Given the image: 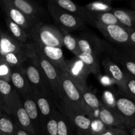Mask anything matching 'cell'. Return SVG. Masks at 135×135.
Returning <instances> with one entry per match:
<instances>
[{
    "instance_id": "41",
    "label": "cell",
    "mask_w": 135,
    "mask_h": 135,
    "mask_svg": "<svg viewBox=\"0 0 135 135\" xmlns=\"http://www.w3.org/2000/svg\"><path fill=\"white\" fill-rule=\"evenodd\" d=\"M131 134L135 135V128H134V129H133L131 130Z\"/></svg>"
},
{
    "instance_id": "14",
    "label": "cell",
    "mask_w": 135,
    "mask_h": 135,
    "mask_svg": "<svg viewBox=\"0 0 135 135\" xmlns=\"http://www.w3.org/2000/svg\"><path fill=\"white\" fill-rule=\"evenodd\" d=\"M102 64L106 72L107 75L113 80L121 91L127 94V88L125 85L126 73L123 71L117 63L113 61L108 57L104 58Z\"/></svg>"
},
{
    "instance_id": "26",
    "label": "cell",
    "mask_w": 135,
    "mask_h": 135,
    "mask_svg": "<svg viewBox=\"0 0 135 135\" xmlns=\"http://www.w3.org/2000/svg\"><path fill=\"white\" fill-rule=\"evenodd\" d=\"M112 3V1H97L86 4L84 7L90 13L113 12Z\"/></svg>"
},
{
    "instance_id": "40",
    "label": "cell",
    "mask_w": 135,
    "mask_h": 135,
    "mask_svg": "<svg viewBox=\"0 0 135 135\" xmlns=\"http://www.w3.org/2000/svg\"><path fill=\"white\" fill-rule=\"evenodd\" d=\"M2 111H3V109H2V107H1V105L0 104V118H1V117H2Z\"/></svg>"
},
{
    "instance_id": "36",
    "label": "cell",
    "mask_w": 135,
    "mask_h": 135,
    "mask_svg": "<svg viewBox=\"0 0 135 135\" xmlns=\"http://www.w3.org/2000/svg\"><path fill=\"white\" fill-rule=\"evenodd\" d=\"M119 129H114V128H108L103 131L99 135H117L118 133Z\"/></svg>"
},
{
    "instance_id": "44",
    "label": "cell",
    "mask_w": 135,
    "mask_h": 135,
    "mask_svg": "<svg viewBox=\"0 0 135 135\" xmlns=\"http://www.w3.org/2000/svg\"><path fill=\"white\" fill-rule=\"evenodd\" d=\"M1 32H0V34H1Z\"/></svg>"
},
{
    "instance_id": "4",
    "label": "cell",
    "mask_w": 135,
    "mask_h": 135,
    "mask_svg": "<svg viewBox=\"0 0 135 135\" xmlns=\"http://www.w3.org/2000/svg\"><path fill=\"white\" fill-rule=\"evenodd\" d=\"M47 9L50 15L59 26V29L70 32L85 27L84 21L82 18L63 10L55 5L52 1L48 2Z\"/></svg>"
},
{
    "instance_id": "9",
    "label": "cell",
    "mask_w": 135,
    "mask_h": 135,
    "mask_svg": "<svg viewBox=\"0 0 135 135\" xmlns=\"http://www.w3.org/2000/svg\"><path fill=\"white\" fill-rule=\"evenodd\" d=\"M60 109L65 116L80 130L84 133H90L92 120L79 111L74 109L65 103H61Z\"/></svg>"
},
{
    "instance_id": "33",
    "label": "cell",
    "mask_w": 135,
    "mask_h": 135,
    "mask_svg": "<svg viewBox=\"0 0 135 135\" xmlns=\"http://www.w3.org/2000/svg\"><path fill=\"white\" fill-rule=\"evenodd\" d=\"M57 114L56 112H54L47 120L46 130L49 135H58Z\"/></svg>"
},
{
    "instance_id": "39",
    "label": "cell",
    "mask_w": 135,
    "mask_h": 135,
    "mask_svg": "<svg viewBox=\"0 0 135 135\" xmlns=\"http://www.w3.org/2000/svg\"><path fill=\"white\" fill-rule=\"evenodd\" d=\"M117 135H129L125 131L122 130V129H119L118 133H117Z\"/></svg>"
},
{
    "instance_id": "31",
    "label": "cell",
    "mask_w": 135,
    "mask_h": 135,
    "mask_svg": "<svg viewBox=\"0 0 135 135\" xmlns=\"http://www.w3.org/2000/svg\"><path fill=\"white\" fill-rule=\"evenodd\" d=\"M17 127L8 117L2 116L0 118V134L15 135Z\"/></svg>"
},
{
    "instance_id": "42",
    "label": "cell",
    "mask_w": 135,
    "mask_h": 135,
    "mask_svg": "<svg viewBox=\"0 0 135 135\" xmlns=\"http://www.w3.org/2000/svg\"><path fill=\"white\" fill-rule=\"evenodd\" d=\"M83 135H94V134H91V133H83Z\"/></svg>"
},
{
    "instance_id": "17",
    "label": "cell",
    "mask_w": 135,
    "mask_h": 135,
    "mask_svg": "<svg viewBox=\"0 0 135 135\" xmlns=\"http://www.w3.org/2000/svg\"><path fill=\"white\" fill-rule=\"evenodd\" d=\"M15 7L19 9L26 17L30 18L35 22H41L40 21L42 15V9L38 5L32 1L27 0H9Z\"/></svg>"
},
{
    "instance_id": "43",
    "label": "cell",
    "mask_w": 135,
    "mask_h": 135,
    "mask_svg": "<svg viewBox=\"0 0 135 135\" xmlns=\"http://www.w3.org/2000/svg\"><path fill=\"white\" fill-rule=\"evenodd\" d=\"M78 135H83V132H81V131H79V133H78Z\"/></svg>"
},
{
    "instance_id": "20",
    "label": "cell",
    "mask_w": 135,
    "mask_h": 135,
    "mask_svg": "<svg viewBox=\"0 0 135 135\" xmlns=\"http://www.w3.org/2000/svg\"><path fill=\"white\" fill-rule=\"evenodd\" d=\"M13 115L17 119V123L20 129L26 131L31 134H35V129L34 127V123L25 111L22 102L20 103L14 111Z\"/></svg>"
},
{
    "instance_id": "15",
    "label": "cell",
    "mask_w": 135,
    "mask_h": 135,
    "mask_svg": "<svg viewBox=\"0 0 135 135\" xmlns=\"http://www.w3.org/2000/svg\"><path fill=\"white\" fill-rule=\"evenodd\" d=\"M36 44L44 55L57 69L64 73H67L66 60L65 59L61 47H50V46L39 45L38 44Z\"/></svg>"
},
{
    "instance_id": "3",
    "label": "cell",
    "mask_w": 135,
    "mask_h": 135,
    "mask_svg": "<svg viewBox=\"0 0 135 135\" xmlns=\"http://www.w3.org/2000/svg\"><path fill=\"white\" fill-rule=\"evenodd\" d=\"M30 38L39 45L54 47L63 46V35L58 27L49 24L38 22L29 32Z\"/></svg>"
},
{
    "instance_id": "5",
    "label": "cell",
    "mask_w": 135,
    "mask_h": 135,
    "mask_svg": "<svg viewBox=\"0 0 135 135\" xmlns=\"http://www.w3.org/2000/svg\"><path fill=\"white\" fill-rule=\"evenodd\" d=\"M67 74L73 80L80 92L89 89L87 85V79L91 73L86 66L80 59L75 57L66 60Z\"/></svg>"
},
{
    "instance_id": "23",
    "label": "cell",
    "mask_w": 135,
    "mask_h": 135,
    "mask_svg": "<svg viewBox=\"0 0 135 135\" xmlns=\"http://www.w3.org/2000/svg\"><path fill=\"white\" fill-rule=\"evenodd\" d=\"M5 22H6L9 32L13 38L22 44L28 43V41L30 38V36L29 35V33L26 30L22 28L19 25L15 23L7 17H5Z\"/></svg>"
},
{
    "instance_id": "46",
    "label": "cell",
    "mask_w": 135,
    "mask_h": 135,
    "mask_svg": "<svg viewBox=\"0 0 135 135\" xmlns=\"http://www.w3.org/2000/svg\"><path fill=\"white\" fill-rule=\"evenodd\" d=\"M0 135H1V134H0Z\"/></svg>"
},
{
    "instance_id": "22",
    "label": "cell",
    "mask_w": 135,
    "mask_h": 135,
    "mask_svg": "<svg viewBox=\"0 0 135 135\" xmlns=\"http://www.w3.org/2000/svg\"><path fill=\"white\" fill-rule=\"evenodd\" d=\"M21 99H22V105L27 114L32 121L33 123L34 122L38 121L40 117V112L34 97V92L29 96Z\"/></svg>"
},
{
    "instance_id": "11",
    "label": "cell",
    "mask_w": 135,
    "mask_h": 135,
    "mask_svg": "<svg viewBox=\"0 0 135 135\" xmlns=\"http://www.w3.org/2000/svg\"><path fill=\"white\" fill-rule=\"evenodd\" d=\"M76 38L82 53L90 54L97 58L109 47L104 41L96 36H88Z\"/></svg>"
},
{
    "instance_id": "1",
    "label": "cell",
    "mask_w": 135,
    "mask_h": 135,
    "mask_svg": "<svg viewBox=\"0 0 135 135\" xmlns=\"http://www.w3.org/2000/svg\"><path fill=\"white\" fill-rule=\"evenodd\" d=\"M28 59L38 67L47 79L52 90L55 101L57 104L61 102V75L63 72L57 69L44 55L35 42L27 44Z\"/></svg>"
},
{
    "instance_id": "29",
    "label": "cell",
    "mask_w": 135,
    "mask_h": 135,
    "mask_svg": "<svg viewBox=\"0 0 135 135\" xmlns=\"http://www.w3.org/2000/svg\"><path fill=\"white\" fill-rule=\"evenodd\" d=\"M12 68H21L28 59V55L25 54H9L1 57Z\"/></svg>"
},
{
    "instance_id": "8",
    "label": "cell",
    "mask_w": 135,
    "mask_h": 135,
    "mask_svg": "<svg viewBox=\"0 0 135 135\" xmlns=\"http://www.w3.org/2000/svg\"><path fill=\"white\" fill-rule=\"evenodd\" d=\"M0 102L3 110L13 114L17 105L22 102L20 95L9 82L0 80Z\"/></svg>"
},
{
    "instance_id": "45",
    "label": "cell",
    "mask_w": 135,
    "mask_h": 135,
    "mask_svg": "<svg viewBox=\"0 0 135 135\" xmlns=\"http://www.w3.org/2000/svg\"><path fill=\"white\" fill-rule=\"evenodd\" d=\"M0 104H1V102H0Z\"/></svg>"
},
{
    "instance_id": "6",
    "label": "cell",
    "mask_w": 135,
    "mask_h": 135,
    "mask_svg": "<svg viewBox=\"0 0 135 135\" xmlns=\"http://www.w3.org/2000/svg\"><path fill=\"white\" fill-rule=\"evenodd\" d=\"M26 77L35 92H40L51 96L54 98L52 90L44 74L34 63L30 61V64L25 69Z\"/></svg>"
},
{
    "instance_id": "37",
    "label": "cell",
    "mask_w": 135,
    "mask_h": 135,
    "mask_svg": "<svg viewBox=\"0 0 135 135\" xmlns=\"http://www.w3.org/2000/svg\"><path fill=\"white\" fill-rule=\"evenodd\" d=\"M15 135H32L30 133H28L26 131L23 130L22 129H20V128H17V133H16Z\"/></svg>"
},
{
    "instance_id": "13",
    "label": "cell",
    "mask_w": 135,
    "mask_h": 135,
    "mask_svg": "<svg viewBox=\"0 0 135 135\" xmlns=\"http://www.w3.org/2000/svg\"><path fill=\"white\" fill-rule=\"evenodd\" d=\"M11 83L21 98L26 97L34 92V90L26 77L23 67L13 68Z\"/></svg>"
},
{
    "instance_id": "7",
    "label": "cell",
    "mask_w": 135,
    "mask_h": 135,
    "mask_svg": "<svg viewBox=\"0 0 135 135\" xmlns=\"http://www.w3.org/2000/svg\"><path fill=\"white\" fill-rule=\"evenodd\" d=\"M95 26L109 40L119 44L129 43L130 29L121 25H104L97 21H94Z\"/></svg>"
},
{
    "instance_id": "10",
    "label": "cell",
    "mask_w": 135,
    "mask_h": 135,
    "mask_svg": "<svg viewBox=\"0 0 135 135\" xmlns=\"http://www.w3.org/2000/svg\"><path fill=\"white\" fill-rule=\"evenodd\" d=\"M1 3L7 17L21 26L28 33L34 25L36 24V22L26 17L19 9L15 7L9 0H3L1 1Z\"/></svg>"
},
{
    "instance_id": "35",
    "label": "cell",
    "mask_w": 135,
    "mask_h": 135,
    "mask_svg": "<svg viewBox=\"0 0 135 135\" xmlns=\"http://www.w3.org/2000/svg\"><path fill=\"white\" fill-rule=\"evenodd\" d=\"M125 85L127 88V94L135 99V79L129 73H126Z\"/></svg>"
},
{
    "instance_id": "34",
    "label": "cell",
    "mask_w": 135,
    "mask_h": 135,
    "mask_svg": "<svg viewBox=\"0 0 135 135\" xmlns=\"http://www.w3.org/2000/svg\"><path fill=\"white\" fill-rule=\"evenodd\" d=\"M58 135H71L69 123L64 117L57 114Z\"/></svg>"
},
{
    "instance_id": "2",
    "label": "cell",
    "mask_w": 135,
    "mask_h": 135,
    "mask_svg": "<svg viewBox=\"0 0 135 135\" xmlns=\"http://www.w3.org/2000/svg\"><path fill=\"white\" fill-rule=\"evenodd\" d=\"M60 80L62 94L61 103L67 104L92 120L96 119V114L85 104L81 92L71 77L67 73H62Z\"/></svg>"
},
{
    "instance_id": "12",
    "label": "cell",
    "mask_w": 135,
    "mask_h": 135,
    "mask_svg": "<svg viewBox=\"0 0 135 135\" xmlns=\"http://www.w3.org/2000/svg\"><path fill=\"white\" fill-rule=\"evenodd\" d=\"M9 54H25L28 55L27 44L21 43L11 35L1 32L0 34V57H3Z\"/></svg>"
},
{
    "instance_id": "28",
    "label": "cell",
    "mask_w": 135,
    "mask_h": 135,
    "mask_svg": "<svg viewBox=\"0 0 135 135\" xmlns=\"http://www.w3.org/2000/svg\"><path fill=\"white\" fill-rule=\"evenodd\" d=\"M80 92H81L82 96H83V100H84V102L86 104L87 106L90 109H92L94 112H95L96 111H98V112H100V108L104 106V105L102 104V102L98 98L97 96L91 92L89 90V89L86 90L82 91Z\"/></svg>"
},
{
    "instance_id": "25",
    "label": "cell",
    "mask_w": 135,
    "mask_h": 135,
    "mask_svg": "<svg viewBox=\"0 0 135 135\" xmlns=\"http://www.w3.org/2000/svg\"><path fill=\"white\" fill-rule=\"evenodd\" d=\"M59 30H61L62 35H63V46H65L67 50L73 53L75 55V57L79 56L82 52L79 48L76 37L73 36L70 34V32L66 31V30H61V29H59Z\"/></svg>"
},
{
    "instance_id": "30",
    "label": "cell",
    "mask_w": 135,
    "mask_h": 135,
    "mask_svg": "<svg viewBox=\"0 0 135 135\" xmlns=\"http://www.w3.org/2000/svg\"><path fill=\"white\" fill-rule=\"evenodd\" d=\"M94 21H97L104 25H121L113 12L91 13Z\"/></svg>"
},
{
    "instance_id": "27",
    "label": "cell",
    "mask_w": 135,
    "mask_h": 135,
    "mask_svg": "<svg viewBox=\"0 0 135 135\" xmlns=\"http://www.w3.org/2000/svg\"><path fill=\"white\" fill-rule=\"evenodd\" d=\"M77 57L84 63L91 73L94 75H99L100 73V64L96 57L90 54L81 53Z\"/></svg>"
},
{
    "instance_id": "16",
    "label": "cell",
    "mask_w": 135,
    "mask_h": 135,
    "mask_svg": "<svg viewBox=\"0 0 135 135\" xmlns=\"http://www.w3.org/2000/svg\"><path fill=\"white\" fill-rule=\"evenodd\" d=\"M52 2L63 10L80 17L84 21L93 25L94 19L92 14L89 13L84 7L80 6L71 0H54Z\"/></svg>"
},
{
    "instance_id": "32",
    "label": "cell",
    "mask_w": 135,
    "mask_h": 135,
    "mask_svg": "<svg viewBox=\"0 0 135 135\" xmlns=\"http://www.w3.org/2000/svg\"><path fill=\"white\" fill-rule=\"evenodd\" d=\"M13 68L0 57V80L11 83Z\"/></svg>"
},
{
    "instance_id": "38",
    "label": "cell",
    "mask_w": 135,
    "mask_h": 135,
    "mask_svg": "<svg viewBox=\"0 0 135 135\" xmlns=\"http://www.w3.org/2000/svg\"><path fill=\"white\" fill-rule=\"evenodd\" d=\"M129 42L133 44H135V30L130 32V36H129Z\"/></svg>"
},
{
    "instance_id": "24",
    "label": "cell",
    "mask_w": 135,
    "mask_h": 135,
    "mask_svg": "<svg viewBox=\"0 0 135 135\" xmlns=\"http://www.w3.org/2000/svg\"><path fill=\"white\" fill-rule=\"evenodd\" d=\"M113 14L119 23L125 27L130 29L135 24V12L124 9H113Z\"/></svg>"
},
{
    "instance_id": "18",
    "label": "cell",
    "mask_w": 135,
    "mask_h": 135,
    "mask_svg": "<svg viewBox=\"0 0 135 135\" xmlns=\"http://www.w3.org/2000/svg\"><path fill=\"white\" fill-rule=\"evenodd\" d=\"M98 119L104 126L109 128H113L115 127H119L125 125L119 113L106 105H104L100 108Z\"/></svg>"
},
{
    "instance_id": "21",
    "label": "cell",
    "mask_w": 135,
    "mask_h": 135,
    "mask_svg": "<svg viewBox=\"0 0 135 135\" xmlns=\"http://www.w3.org/2000/svg\"><path fill=\"white\" fill-rule=\"evenodd\" d=\"M34 94L40 113L44 117L47 119L48 120L49 118L55 112L53 110L51 101L50 99V97L47 95L35 91H34Z\"/></svg>"
},
{
    "instance_id": "19",
    "label": "cell",
    "mask_w": 135,
    "mask_h": 135,
    "mask_svg": "<svg viewBox=\"0 0 135 135\" xmlns=\"http://www.w3.org/2000/svg\"><path fill=\"white\" fill-rule=\"evenodd\" d=\"M115 107L125 125H129L135 117V103L127 98L120 97L116 100Z\"/></svg>"
}]
</instances>
